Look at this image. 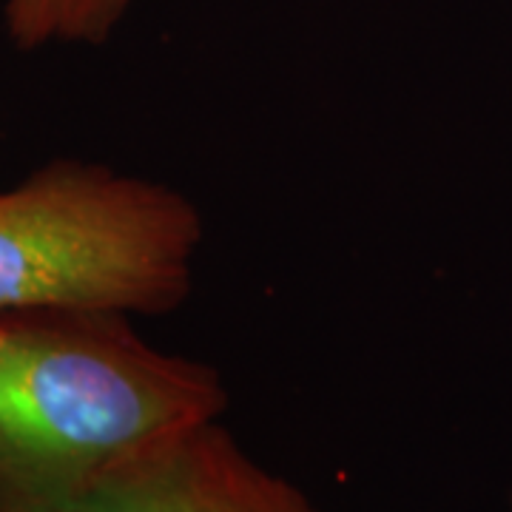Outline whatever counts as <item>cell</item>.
<instances>
[{
  "instance_id": "3",
  "label": "cell",
  "mask_w": 512,
  "mask_h": 512,
  "mask_svg": "<svg viewBox=\"0 0 512 512\" xmlns=\"http://www.w3.org/2000/svg\"><path fill=\"white\" fill-rule=\"evenodd\" d=\"M74 512H319L248 456L220 421L148 447L94 481Z\"/></svg>"
},
{
  "instance_id": "2",
  "label": "cell",
  "mask_w": 512,
  "mask_h": 512,
  "mask_svg": "<svg viewBox=\"0 0 512 512\" xmlns=\"http://www.w3.org/2000/svg\"><path fill=\"white\" fill-rule=\"evenodd\" d=\"M205 225L171 185L60 157L0 188V313L177 311Z\"/></svg>"
},
{
  "instance_id": "5",
  "label": "cell",
  "mask_w": 512,
  "mask_h": 512,
  "mask_svg": "<svg viewBox=\"0 0 512 512\" xmlns=\"http://www.w3.org/2000/svg\"><path fill=\"white\" fill-rule=\"evenodd\" d=\"M52 512H74V510H52Z\"/></svg>"
},
{
  "instance_id": "4",
  "label": "cell",
  "mask_w": 512,
  "mask_h": 512,
  "mask_svg": "<svg viewBox=\"0 0 512 512\" xmlns=\"http://www.w3.org/2000/svg\"><path fill=\"white\" fill-rule=\"evenodd\" d=\"M137 0H3L6 40L23 52L55 46H106Z\"/></svg>"
},
{
  "instance_id": "1",
  "label": "cell",
  "mask_w": 512,
  "mask_h": 512,
  "mask_svg": "<svg viewBox=\"0 0 512 512\" xmlns=\"http://www.w3.org/2000/svg\"><path fill=\"white\" fill-rule=\"evenodd\" d=\"M225 410L220 373L160 350L134 316L0 313V512L72 510L109 470Z\"/></svg>"
}]
</instances>
